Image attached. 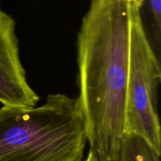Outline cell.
Here are the masks:
<instances>
[{
	"label": "cell",
	"instance_id": "obj_1",
	"mask_svg": "<svg viewBox=\"0 0 161 161\" xmlns=\"http://www.w3.org/2000/svg\"><path fill=\"white\" fill-rule=\"evenodd\" d=\"M141 4L92 0L77 36L79 97L90 149L119 161L125 134L132 18Z\"/></svg>",
	"mask_w": 161,
	"mask_h": 161
},
{
	"label": "cell",
	"instance_id": "obj_7",
	"mask_svg": "<svg viewBox=\"0 0 161 161\" xmlns=\"http://www.w3.org/2000/svg\"><path fill=\"white\" fill-rule=\"evenodd\" d=\"M85 161H112L109 160L107 157H104V156L101 155L98 153H97L96 151L92 150V149H90L89 152H88L87 157H86Z\"/></svg>",
	"mask_w": 161,
	"mask_h": 161
},
{
	"label": "cell",
	"instance_id": "obj_5",
	"mask_svg": "<svg viewBox=\"0 0 161 161\" xmlns=\"http://www.w3.org/2000/svg\"><path fill=\"white\" fill-rule=\"evenodd\" d=\"M157 152L146 139L138 135H124L119 161H160Z\"/></svg>",
	"mask_w": 161,
	"mask_h": 161
},
{
	"label": "cell",
	"instance_id": "obj_8",
	"mask_svg": "<svg viewBox=\"0 0 161 161\" xmlns=\"http://www.w3.org/2000/svg\"><path fill=\"white\" fill-rule=\"evenodd\" d=\"M123 1L129 2V3H138V4H141L142 6V5H143V0H123Z\"/></svg>",
	"mask_w": 161,
	"mask_h": 161
},
{
	"label": "cell",
	"instance_id": "obj_2",
	"mask_svg": "<svg viewBox=\"0 0 161 161\" xmlns=\"http://www.w3.org/2000/svg\"><path fill=\"white\" fill-rule=\"evenodd\" d=\"M86 142L77 98L52 94L39 107L0 108V161H82Z\"/></svg>",
	"mask_w": 161,
	"mask_h": 161
},
{
	"label": "cell",
	"instance_id": "obj_3",
	"mask_svg": "<svg viewBox=\"0 0 161 161\" xmlns=\"http://www.w3.org/2000/svg\"><path fill=\"white\" fill-rule=\"evenodd\" d=\"M160 79V61L146 35L142 7H137L130 26L124 132L142 137L161 153L157 109Z\"/></svg>",
	"mask_w": 161,
	"mask_h": 161
},
{
	"label": "cell",
	"instance_id": "obj_6",
	"mask_svg": "<svg viewBox=\"0 0 161 161\" xmlns=\"http://www.w3.org/2000/svg\"><path fill=\"white\" fill-rule=\"evenodd\" d=\"M146 8L150 20L154 40L157 46L160 44L161 33V0H143L142 8Z\"/></svg>",
	"mask_w": 161,
	"mask_h": 161
},
{
	"label": "cell",
	"instance_id": "obj_4",
	"mask_svg": "<svg viewBox=\"0 0 161 161\" xmlns=\"http://www.w3.org/2000/svg\"><path fill=\"white\" fill-rule=\"evenodd\" d=\"M15 28L14 18L0 9V103L3 106L33 108L39 97L27 80Z\"/></svg>",
	"mask_w": 161,
	"mask_h": 161
}]
</instances>
